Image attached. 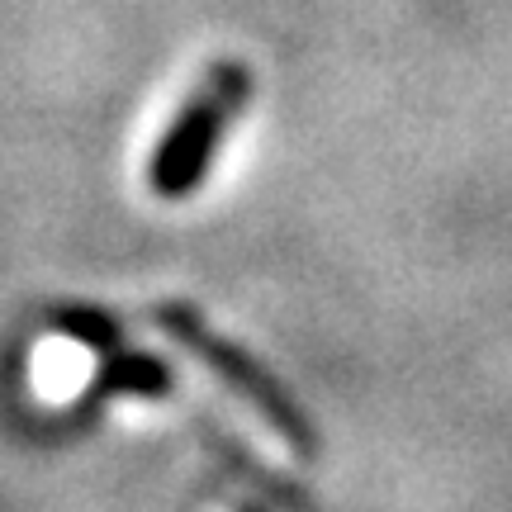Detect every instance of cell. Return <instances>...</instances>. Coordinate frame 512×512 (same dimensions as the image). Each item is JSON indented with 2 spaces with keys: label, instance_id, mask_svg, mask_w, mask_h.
<instances>
[{
  "label": "cell",
  "instance_id": "1",
  "mask_svg": "<svg viewBox=\"0 0 512 512\" xmlns=\"http://www.w3.org/2000/svg\"><path fill=\"white\" fill-rule=\"evenodd\" d=\"M247 100H252V72L242 62H214L204 72L200 91L185 95V105L152 147V162H147L152 195H162V200L195 195L209 162H214V152H219L223 133L233 128V119L242 114Z\"/></svg>",
  "mask_w": 512,
  "mask_h": 512
},
{
  "label": "cell",
  "instance_id": "2",
  "mask_svg": "<svg viewBox=\"0 0 512 512\" xmlns=\"http://www.w3.org/2000/svg\"><path fill=\"white\" fill-rule=\"evenodd\" d=\"M157 323H162L166 337H171V342H181V347L190 351V356H195V361H200V366L209 370L223 389H233V394H238V399L247 403L256 418L285 441V446L304 451V456L318 451V432H313L309 413L290 399V389L275 380L256 356H247V351L233 347V342H223L219 332H209L204 328V318L190 309V304H162V309H157Z\"/></svg>",
  "mask_w": 512,
  "mask_h": 512
},
{
  "label": "cell",
  "instance_id": "3",
  "mask_svg": "<svg viewBox=\"0 0 512 512\" xmlns=\"http://www.w3.org/2000/svg\"><path fill=\"white\" fill-rule=\"evenodd\" d=\"M176 384H171V366L152 351H128L110 347L105 361L95 366L91 394L86 399H110V394H138V399H166Z\"/></svg>",
  "mask_w": 512,
  "mask_h": 512
},
{
  "label": "cell",
  "instance_id": "4",
  "mask_svg": "<svg viewBox=\"0 0 512 512\" xmlns=\"http://www.w3.org/2000/svg\"><path fill=\"white\" fill-rule=\"evenodd\" d=\"M57 328L67 332V337H76V342H86V347L95 351H110L119 347V328H114L105 313H91V309H67L57 313Z\"/></svg>",
  "mask_w": 512,
  "mask_h": 512
}]
</instances>
